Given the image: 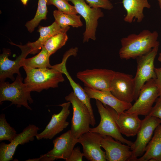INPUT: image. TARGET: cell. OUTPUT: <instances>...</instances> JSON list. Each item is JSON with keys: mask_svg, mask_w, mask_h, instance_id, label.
<instances>
[{"mask_svg": "<svg viewBox=\"0 0 161 161\" xmlns=\"http://www.w3.org/2000/svg\"><path fill=\"white\" fill-rule=\"evenodd\" d=\"M63 74H65L69 82L72 87L73 92L77 97L87 107L90 112L92 119L91 126H94L96 124L95 120L93 113L92 107L90 102L91 98L89 97L84 90L78 83L75 82L72 79L68 72L66 64L64 65L62 69Z\"/></svg>", "mask_w": 161, "mask_h": 161, "instance_id": "cell-24", "label": "cell"}, {"mask_svg": "<svg viewBox=\"0 0 161 161\" xmlns=\"http://www.w3.org/2000/svg\"><path fill=\"white\" fill-rule=\"evenodd\" d=\"M83 156V153L81 152L80 147L78 146L74 148L70 157L66 161H82Z\"/></svg>", "mask_w": 161, "mask_h": 161, "instance_id": "cell-32", "label": "cell"}, {"mask_svg": "<svg viewBox=\"0 0 161 161\" xmlns=\"http://www.w3.org/2000/svg\"><path fill=\"white\" fill-rule=\"evenodd\" d=\"M47 5H53L58 10L65 13L78 14L75 7L69 4L67 0H48Z\"/></svg>", "mask_w": 161, "mask_h": 161, "instance_id": "cell-29", "label": "cell"}, {"mask_svg": "<svg viewBox=\"0 0 161 161\" xmlns=\"http://www.w3.org/2000/svg\"></svg>", "mask_w": 161, "mask_h": 161, "instance_id": "cell-38", "label": "cell"}, {"mask_svg": "<svg viewBox=\"0 0 161 161\" xmlns=\"http://www.w3.org/2000/svg\"><path fill=\"white\" fill-rule=\"evenodd\" d=\"M10 43L18 47L21 49V52L15 60H12L9 58L11 53L10 50L8 49L3 50V53L0 55V81H5L7 78L14 81L15 79L14 76V74L21 75L19 72L21 67L20 61L22 59L26 58L32 51L31 48L27 43L23 45H17L12 42Z\"/></svg>", "mask_w": 161, "mask_h": 161, "instance_id": "cell-12", "label": "cell"}, {"mask_svg": "<svg viewBox=\"0 0 161 161\" xmlns=\"http://www.w3.org/2000/svg\"><path fill=\"white\" fill-rule=\"evenodd\" d=\"M158 97L159 92L155 79H151L142 87L134 103L125 112L146 116L149 113L154 103Z\"/></svg>", "mask_w": 161, "mask_h": 161, "instance_id": "cell-10", "label": "cell"}, {"mask_svg": "<svg viewBox=\"0 0 161 161\" xmlns=\"http://www.w3.org/2000/svg\"><path fill=\"white\" fill-rule=\"evenodd\" d=\"M113 138L110 136L103 135L101 139V146L105 151L106 160L129 161L131 155L130 146Z\"/></svg>", "mask_w": 161, "mask_h": 161, "instance_id": "cell-17", "label": "cell"}, {"mask_svg": "<svg viewBox=\"0 0 161 161\" xmlns=\"http://www.w3.org/2000/svg\"><path fill=\"white\" fill-rule=\"evenodd\" d=\"M23 79L21 75H17L11 83L0 81V104L3 101H9L11 102V105L14 104L17 107L23 106L29 110H32L28 104V103L31 104L33 102L30 95L31 92L23 82Z\"/></svg>", "mask_w": 161, "mask_h": 161, "instance_id": "cell-3", "label": "cell"}, {"mask_svg": "<svg viewBox=\"0 0 161 161\" xmlns=\"http://www.w3.org/2000/svg\"><path fill=\"white\" fill-rule=\"evenodd\" d=\"M69 130L53 140V148L40 157L31 159L32 161H53L58 159L66 161L70 157L75 145L78 143Z\"/></svg>", "mask_w": 161, "mask_h": 161, "instance_id": "cell-9", "label": "cell"}, {"mask_svg": "<svg viewBox=\"0 0 161 161\" xmlns=\"http://www.w3.org/2000/svg\"><path fill=\"white\" fill-rule=\"evenodd\" d=\"M68 39L67 32H60L48 39L44 47L51 56L64 46Z\"/></svg>", "mask_w": 161, "mask_h": 161, "instance_id": "cell-27", "label": "cell"}, {"mask_svg": "<svg viewBox=\"0 0 161 161\" xmlns=\"http://www.w3.org/2000/svg\"><path fill=\"white\" fill-rule=\"evenodd\" d=\"M67 0L73 4L78 14L85 20L86 27L83 33V42H88L90 39L95 41L98 20L104 16L101 8L91 7L84 0Z\"/></svg>", "mask_w": 161, "mask_h": 161, "instance_id": "cell-8", "label": "cell"}, {"mask_svg": "<svg viewBox=\"0 0 161 161\" xmlns=\"http://www.w3.org/2000/svg\"><path fill=\"white\" fill-rule=\"evenodd\" d=\"M122 3L126 12L124 21L130 23L136 19L137 22H141L144 17V9L151 7L148 0H123Z\"/></svg>", "mask_w": 161, "mask_h": 161, "instance_id": "cell-21", "label": "cell"}, {"mask_svg": "<svg viewBox=\"0 0 161 161\" xmlns=\"http://www.w3.org/2000/svg\"><path fill=\"white\" fill-rule=\"evenodd\" d=\"M155 102V105L152 107L148 115L157 117L161 122V98L158 97Z\"/></svg>", "mask_w": 161, "mask_h": 161, "instance_id": "cell-31", "label": "cell"}, {"mask_svg": "<svg viewBox=\"0 0 161 161\" xmlns=\"http://www.w3.org/2000/svg\"><path fill=\"white\" fill-rule=\"evenodd\" d=\"M161 161V124L156 129L145 152L135 161Z\"/></svg>", "mask_w": 161, "mask_h": 161, "instance_id": "cell-22", "label": "cell"}, {"mask_svg": "<svg viewBox=\"0 0 161 161\" xmlns=\"http://www.w3.org/2000/svg\"><path fill=\"white\" fill-rule=\"evenodd\" d=\"M69 28V26L61 27L55 21L48 26H39L38 30L40 34L39 38L34 42H29L27 43L31 49L30 54H35L38 53L50 38L60 32H67Z\"/></svg>", "mask_w": 161, "mask_h": 161, "instance_id": "cell-20", "label": "cell"}, {"mask_svg": "<svg viewBox=\"0 0 161 161\" xmlns=\"http://www.w3.org/2000/svg\"><path fill=\"white\" fill-rule=\"evenodd\" d=\"M70 102L68 101L58 105L62 108L61 111L57 114L52 115L50 122L44 130L36 136L37 140L52 139L67 127L69 123L66 119L70 114Z\"/></svg>", "mask_w": 161, "mask_h": 161, "instance_id": "cell-16", "label": "cell"}, {"mask_svg": "<svg viewBox=\"0 0 161 161\" xmlns=\"http://www.w3.org/2000/svg\"><path fill=\"white\" fill-rule=\"evenodd\" d=\"M50 55L43 46L39 52L29 58H24L20 61L21 67L31 68H50L53 67L49 63Z\"/></svg>", "mask_w": 161, "mask_h": 161, "instance_id": "cell-23", "label": "cell"}, {"mask_svg": "<svg viewBox=\"0 0 161 161\" xmlns=\"http://www.w3.org/2000/svg\"><path fill=\"white\" fill-rule=\"evenodd\" d=\"M112 113L122 134L126 137H133L137 135L141 125L142 120L136 114L127 113L125 112L118 114L110 107Z\"/></svg>", "mask_w": 161, "mask_h": 161, "instance_id": "cell-18", "label": "cell"}, {"mask_svg": "<svg viewBox=\"0 0 161 161\" xmlns=\"http://www.w3.org/2000/svg\"><path fill=\"white\" fill-rule=\"evenodd\" d=\"M155 71L156 75L155 81L159 92V97L161 98V67L155 68Z\"/></svg>", "mask_w": 161, "mask_h": 161, "instance_id": "cell-33", "label": "cell"}, {"mask_svg": "<svg viewBox=\"0 0 161 161\" xmlns=\"http://www.w3.org/2000/svg\"><path fill=\"white\" fill-rule=\"evenodd\" d=\"M158 34L144 30L139 34H131L120 40L121 47L119 54L122 59L137 58L150 52L160 45L157 41Z\"/></svg>", "mask_w": 161, "mask_h": 161, "instance_id": "cell-2", "label": "cell"}, {"mask_svg": "<svg viewBox=\"0 0 161 161\" xmlns=\"http://www.w3.org/2000/svg\"><path fill=\"white\" fill-rule=\"evenodd\" d=\"M53 15L55 21L62 28L69 26L78 28L83 25L80 15L65 13L58 10L53 11Z\"/></svg>", "mask_w": 161, "mask_h": 161, "instance_id": "cell-25", "label": "cell"}, {"mask_svg": "<svg viewBox=\"0 0 161 161\" xmlns=\"http://www.w3.org/2000/svg\"><path fill=\"white\" fill-rule=\"evenodd\" d=\"M84 89L91 98L97 100L104 105L112 108L118 114L122 113L129 109L131 103L121 101L115 97L110 91H102L85 87Z\"/></svg>", "mask_w": 161, "mask_h": 161, "instance_id": "cell-19", "label": "cell"}, {"mask_svg": "<svg viewBox=\"0 0 161 161\" xmlns=\"http://www.w3.org/2000/svg\"><path fill=\"white\" fill-rule=\"evenodd\" d=\"M17 134L15 129L8 123L4 114L0 115V141L6 140L11 142Z\"/></svg>", "mask_w": 161, "mask_h": 161, "instance_id": "cell-28", "label": "cell"}, {"mask_svg": "<svg viewBox=\"0 0 161 161\" xmlns=\"http://www.w3.org/2000/svg\"><path fill=\"white\" fill-rule=\"evenodd\" d=\"M66 100L72 105L73 116L70 129L74 137L78 138L83 134L89 131L92 119L86 106L72 92L65 97Z\"/></svg>", "mask_w": 161, "mask_h": 161, "instance_id": "cell-4", "label": "cell"}, {"mask_svg": "<svg viewBox=\"0 0 161 161\" xmlns=\"http://www.w3.org/2000/svg\"><path fill=\"white\" fill-rule=\"evenodd\" d=\"M39 129L40 128L34 125L30 124L22 132L17 134L9 143H1L0 144V161L12 160L18 146L33 141Z\"/></svg>", "mask_w": 161, "mask_h": 161, "instance_id": "cell-14", "label": "cell"}, {"mask_svg": "<svg viewBox=\"0 0 161 161\" xmlns=\"http://www.w3.org/2000/svg\"><path fill=\"white\" fill-rule=\"evenodd\" d=\"M161 124V121L158 118L149 115L142 120L136 139L130 146L131 155L129 161H135L144 154L155 130Z\"/></svg>", "mask_w": 161, "mask_h": 161, "instance_id": "cell-7", "label": "cell"}, {"mask_svg": "<svg viewBox=\"0 0 161 161\" xmlns=\"http://www.w3.org/2000/svg\"><path fill=\"white\" fill-rule=\"evenodd\" d=\"M48 0H38V7L34 17L27 21L25 26L30 33L32 32L41 21L47 18Z\"/></svg>", "mask_w": 161, "mask_h": 161, "instance_id": "cell-26", "label": "cell"}, {"mask_svg": "<svg viewBox=\"0 0 161 161\" xmlns=\"http://www.w3.org/2000/svg\"><path fill=\"white\" fill-rule=\"evenodd\" d=\"M103 135L97 133L87 132L78 139L83 147L84 156L90 161H106V152L101 147Z\"/></svg>", "mask_w": 161, "mask_h": 161, "instance_id": "cell-15", "label": "cell"}, {"mask_svg": "<svg viewBox=\"0 0 161 161\" xmlns=\"http://www.w3.org/2000/svg\"><path fill=\"white\" fill-rule=\"evenodd\" d=\"M72 55L69 51L64 54L62 62L50 68H31L23 67L26 76L24 83L30 92H40L43 90L57 88L64 81L62 69L68 58Z\"/></svg>", "mask_w": 161, "mask_h": 161, "instance_id": "cell-1", "label": "cell"}, {"mask_svg": "<svg viewBox=\"0 0 161 161\" xmlns=\"http://www.w3.org/2000/svg\"><path fill=\"white\" fill-rule=\"evenodd\" d=\"M91 7L94 8H102L107 10H111L113 5L109 0H84Z\"/></svg>", "mask_w": 161, "mask_h": 161, "instance_id": "cell-30", "label": "cell"}, {"mask_svg": "<svg viewBox=\"0 0 161 161\" xmlns=\"http://www.w3.org/2000/svg\"><path fill=\"white\" fill-rule=\"evenodd\" d=\"M158 2L159 7L161 10V0H157Z\"/></svg>", "mask_w": 161, "mask_h": 161, "instance_id": "cell-36", "label": "cell"}, {"mask_svg": "<svg viewBox=\"0 0 161 161\" xmlns=\"http://www.w3.org/2000/svg\"><path fill=\"white\" fill-rule=\"evenodd\" d=\"M159 46H156L147 54L136 58L137 70L134 78V101L137 98L142 87L145 83L151 79L156 78L154 63Z\"/></svg>", "mask_w": 161, "mask_h": 161, "instance_id": "cell-6", "label": "cell"}, {"mask_svg": "<svg viewBox=\"0 0 161 161\" xmlns=\"http://www.w3.org/2000/svg\"><path fill=\"white\" fill-rule=\"evenodd\" d=\"M115 72L112 70L94 69L78 72L76 76L85 87L102 91H110L112 80Z\"/></svg>", "mask_w": 161, "mask_h": 161, "instance_id": "cell-11", "label": "cell"}, {"mask_svg": "<svg viewBox=\"0 0 161 161\" xmlns=\"http://www.w3.org/2000/svg\"><path fill=\"white\" fill-rule=\"evenodd\" d=\"M96 105L100 120L96 127L89 128V131L98 133L103 136H111L117 140L130 146L133 142L124 138L120 133L111 110L110 107L96 100Z\"/></svg>", "mask_w": 161, "mask_h": 161, "instance_id": "cell-5", "label": "cell"}, {"mask_svg": "<svg viewBox=\"0 0 161 161\" xmlns=\"http://www.w3.org/2000/svg\"><path fill=\"white\" fill-rule=\"evenodd\" d=\"M134 83L131 75L115 72L112 80L110 92L121 101L131 103L134 100Z\"/></svg>", "mask_w": 161, "mask_h": 161, "instance_id": "cell-13", "label": "cell"}, {"mask_svg": "<svg viewBox=\"0 0 161 161\" xmlns=\"http://www.w3.org/2000/svg\"><path fill=\"white\" fill-rule=\"evenodd\" d=\"M29 0H21L22 4L24 6L27 5V2Z\"/></svg>", "mask_w": 161, "mask_h": 161, "instance_id": "cell-34", "label": "cell"}, {"mask_svg": "<svg viewBox=\"0 0 161 161\" xmlns=\"http://www.w3.org/2000/svg\"><path fill=\"white\" fill-rule=\"evenodd\" d=\"M109 0L111 1V0Z\"/></svg>", "mask_w": 161, "mask_h": 161, "instance_id": "cell-37", "label": "cell"}, {"mask_svg": "<svg viewBox=\"0 0 161 161\" xmlns=\"http://www.w3.org/2000/svg\"><path fill=\"white\" fill-rule=\"evenodd\" d=\"M158 61L161 63V52L159 54V56L158 58Z\"/></svg>", "mask_w": 161, "mask_h": 161, "instance_id": "cell-35", "label": "cell"}]
</instances>
